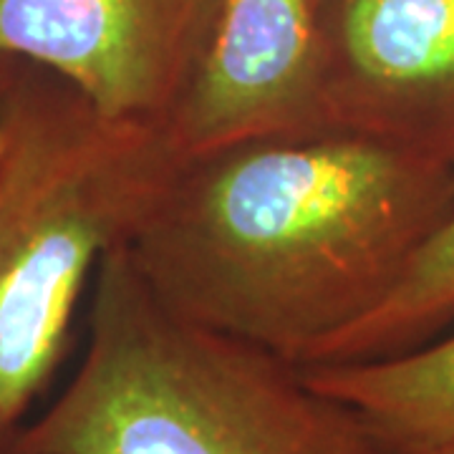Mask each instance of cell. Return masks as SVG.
<instances>
[{"label": "cell", "instance_id": "obj_1", "mask_svg": "<svg viewBox=\"0 0 454 454\" xmlns=\"http://www.w3.org/2000/svg\"><path fill=\"white\" fill-rule=\"evenodd\" d=\"M454 207V167L340 129L190 157L129 255L179 316L306 366Z\"/></svg>", "mask_w": 454, "mask_h": 454}, {"label": "cell", "instance_id": "obj_2", "mask_svg": "<svg viewBox=\"0 0 454 454\" xmlns=\"http://www.w3.org/2000/svg\"><path fill=\"white\" fill-rule=\"evenodd\" d=\"M94 276L79 372L0 454H391L298 364L162 303L127 245Z\"/></svg>", "mask_w": 454, "mask_h": 454}, {"label": "cell", "instance_id": "obj_3", "mask_svg": "<svg viewBox=\"0 0 454 454\" xmlns=\"http://www.w3.org/2000/svg\"><path fill=\"white\" fill-rule=\"evenodd\" d=\"M187 160L169 124L112 119L31 64L0 175V437L56 372L89 273L137 238Z\"/></svg>", "mask_w": 454, "mask_h": 454}, {"label": "cell", "instance_id": "obj_4", "mask_svg": "<svg viewBox=\"0 0 454 454\" xmlns=\"http://www.w3.org/2000/svg\"><path fill=\"white\" fill-rule=\"evenodd\" d=\"M223 0H0V51L43 66L112 119L169 124Z\"/></svg>", "mask_w": 454, "mask_h": 454}, {"label": "cell", "instance_id": "obj_5", "mask_svg": "<svg viewBox=\"0 0 454 454\" xmlns=\"http://www.w3.org/2000/svg\"><path fill=\"white\" fill-rule=\"evenodd\" d=\"M328 129L454 167V0H316Z\"/></svg>", "mask_w": 454, "mask_h": 454}, {"label": "cell", "instance_id": "obj_6", "mask_svg": "<svg viewBox=\"0 0 454 454\" xmlns=\"http://www.w3.org/2000/svg\"><path fill=\"white\" fill-rule=\"evenodd\" d=\"M169 127L187 157L328 129L316 0H223L210 51Z\"/></svg>", "mask_w": 454, "mask_h": 454}, {"label": "cell", "instance_id": "obj_7", "mask_svg": "<svg viewBox=\"0 0 454 454\" xmlns=\"http://www.w3.org/2000/svg\"><path fill=\"white\" fill-rule=\"evenodd\" d=\"M303 373L356 411L391 454L454 447V331L406 354L309 366Z\"/></svg>", "mask_w": 454, "mask_h": 454}, {"label": "cell", "instance_id": "obj_8", "mask_svg": "<svg viewBox=\"0 0 454 454\" xmlns=\"http://www.w3.org/2000/svg\"><path fill=\"white\" fill-rule=\"evenodd\" d=\"M454 325V207L411 260L396 291L364 321L324 343L303 366L372 361L414 351Z\"/></svg>", "mask_w": 454, "mask_h": 454}, {"label": "cell", "instance_id": "obj_9", "mask_svg": "<svg viewBox=\"0 0 454 454\" xmlns=\"http://www.w3.org/2000/svg\"><path fill=\"white\" fill-rule=\"evenodd\" d=\"M28 71H31V61L0 51V175H3V164H5V154L11 145L20 97L28 82Z\"/></svg>", "mask_w": 454, "mask_h": 454}, {"label": "cell", "instance_id": "obj_10", "mask_svg": "<svg viewBox=\"0 0 454 454\" xmlns=\"http://www.w3.org/2000/svg\"><path fill=\"white\" fill-rule=\"evenodd\" d=\"M429 454H454V447H447V450H439V452H429Z\"/></svg>", "mask_w": 454, "mask_h": 454}]
</instances>
